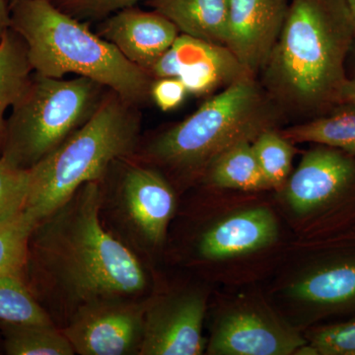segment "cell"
<instances>
[{
  "label": "cell",
  "mask_w": 355,
  "mask_h": 355,
  "mask_svg": "<svg viewBox=\"0 0 355 355\" xmlns=\"http://www.w3.org/2000/svg\"><path fill=\"white\" fill-rule=\"evenodd\" d=\"M104 197L102 181L84 184L30 237L27 272L69 319L97 301L141 298L148 286L137 254L103 223Z\"/></svg>",
  "instance_id": "1"
},
{
  "label": "cell",
  "mask_w": 355,
  "mask_h": 355,
  "mask_svg": "<svg viewBox=\"0 0 355 355\" xmlns=\"http://www.w3.org/2000/svg\"><path fill=\"white\" fill-rule=\"evenodd\" d=\"M354 40L347 0H292L263 69L268 93L302 113H328L340 103Z\"/></svg>",
  "instance_id": "2"
},
{
  "label": "cell",
  "mask_w": 355,
  "mask_h": 355,
  "mask_svg": "<svg viewBox=\"0 0 355 355\" xmlns=\"http://www.w3.org/2000/svg\"><path fill=\"white\" fill-rule=\"evenodd\" d=\"M10 29L24 41L34 73L86 77L132 105L150 95L148 72L50 0H15L10 3Z\"/></svg>",
  "instance_id": "3"
},
{
  "label": "cell",
  "mask_w": 355,
  "mask_h": 355,
  "mask_svg": "<svg viewBox=\"0 0 355 355\" xmlns=\"http://www.w3.org/2000/svg\"><path fill=\"white\" fill-rule=\"evenodd\" d=\"M133 106L112 93L83 125L28 170L24 209L36 225L84 184L102 181L113 163L135 153L140 118Z\"/></svg>",
  "instance_id": "4"
},
{
  "label": "cell",
  "mask_w": 355,
  "mask_h": 355,
  "mask_svg": "<svg viewBox=\"0 0 355 355\" xmlns=\"http://www.w3.org/2000/svg\"><path fill=\"white\" fill-rule=\"evenodd\" d=\"M277 108L254 76H246L203 103L193 114L161 132L147 146L146 158L180 173L205 171L230 147L253 142L275 128Z\"/></svg>",
  "instance_id": "5"
},
{
  "label": "cell",
  "mask_w": 355,
  "mask_h": 355,
  "mask_svg": "<svg viewBox=\"0 0 355 355\" xmlns=\"http://www.w3.org/2000/svg\"><path fill=\"white\" fill-rule=\"evenodd\" d=\"M101 88L86 77L33 74L7 119L2 157L20 169H31L88 121L102 101Z\"/></svg>",
  "instance_id": "6"
},
{
  "label": "cell",
  "mask_w": 355,
  "mask_h": 355,
  "mask_svg": "<svg viewBox=\"0 0 355 355\" xmlns=\"http://www.w3.org/2000/svg\"><path fill=\"white\" fill-rule=\"evenodd\" d=\"M151 297L109 299L83 307L62 333L80 355L139 354Z\"/></svg>",
  "instance_id": "7"
},
{
  "label": "cell",
  "mask_w": 355,
  "mask_h": 355,
  "mask_svg": "<svg viewBox=\"0 0 355 355\" xmlns=\"http://www.w3.org/2000/svg\"><path fill=\"white\" fill-rule=\"evenodd\" d=\"M207 296L197 289L151 297L144 318L140 355H200Z\"/></svg>",
  "instance_id": "8"
},
{
  "label": "cell",
  "mask_w": 355,
  "mask_h": 355,
  "mask_svg": "<svg viewBox=\"0 0 355 355\" xmlns=\"http://www.w3.org/2000/svg\"><path fill=\"white\" fill-rule=\"evenodd\" d=\"M118 193L116 211L133 240L151 249L161 246L176 211L171 184L153 168L132 164L123 173Z\"/></svg>",
  "instance_id": "9"
},
{
  "label": "cell",
  "mask_w": 355,
  "mask_h": 355,
  "mask_svg": "<svg viewBox=\"0 0 355 355\" xmlns=\"http://www.w3.org/2000/svg\"><path fill=\"white\" fill-rule=\"evenodd\" d=\"M306 343L266 308L242 303L216 322L207 352L212 355H289Z\"/></svg>",
  "instance_id": "10"
},
{
  "label": "cell",
  "mask_w": 355,
  "mask_h": 355,
  "mask_svg": "<svg viewBox=\"0 0 355 355\" xmlns=\"http://www.w3.org/2000/svg\"><path fill=\"white\" fill-rule=\"evenodd\" d=\"M150 74L177 77L191 94L207 95L216 89L253 76L227 46L181 34L151 69Z\"/></svg>",
  "instance_id": "11"
},
{
  "label": "cell",
  "mask_w": 355,
  "mask_h": 355,
  "mask_svg": "<svg viewBox=\"0 0 355 355\" xmlns=\"http://www.w3.org/2000/svg\"><path fill=\"white\" fill-rule=\"evenodd\" d=\"M286 292L315 316L355 315V246L324 254L294 279Z\"/></svg>",
  "instance_id": "12"
},
{
  "label": "cell",
  "mask_w": 355,
  "mask_h": 355,
  "mask_svg": "<svg viewBox=\"0 0 355 355\" xmlns=\"http://www.w3.org/2000/svg\"><path fill=\"white\" fill-rule=\"evenodd\" d=\"M288 6V0H229L226 46L252 76L265 67Z\"/></svg>",
  "instance_id": "13"
},
{
  "label": "cell",
  "mask_w": 355,
  "mask_h": 355,
  "mask_svg": "<svg viewBox=\"0 0 355 355\" xmlns=\"http://www.w3.org/2000/svg\"><path fill=\"white\" fill-rule=\"evenodd\" d=\"M177 26L157 11L128 7L103 24L102 36L125 58L150 74L153 65L179 36Z\"/></svg>",
  "instance_id": "14"
},
{
  "label": "cell",
  "mask_w": 355,
  "mask_h": 355,
  "mask_svg": "<svg viewBox=\"0 0 355 355\" xmlns=\"http://www.w3.org/2000/svg\"><path fill=\"white\" fill-rule=\"evenodd\" d=\"M279 236L277 219L266 207H251L231 214L205 230L198 243L205 260L221 261L270 246Z\"/></svg>",
  "instance_id": "15"
},
{
  "label": "cell",
  "mask_w": 355,
  "mask_h": 355,
  "mask_svg": "<svg viewBox=\"0 0 355 355\" xmlns=\"http://www.w3.org/2000/svg\"><path fill=\"white\" fill-rule=\"evenodd\" d=\"M151 6L182 34L226 46L229 0H151Z\"/></svg>",
  "instance_id": "16"
},
{
  "label": "cell",
  "mask_w": 355,
  "mask_h": 355,
  "mask_svg": "<svg viewBox=\"0 0 355 355\" xmlns=\"http://www.w3.org/2000/svg\"><path fill=\"white\" fill-rule=\"evenodd\" d=\"M32 72L24 41L9 29L0 42V157L6 146L7 110L12 108L24 92Z\"/></svg>",
  "instance_id": "17"
},
{
  "label": "cell",
  "mask_w": 355,
  "mask_h": 355,
  "mask_svg": "<svg viewBox=\"0 0 355 355\" xmlns=\"http://www.w3.org/2000/svg\"><path fill=\"white\" fill-rule=\"evenodd\" d=\"M291 142H312L355 155V105L338 104L328 113L282 132Z\"/></svg>",
  "instance_id": "18"
},
{
  "label": "cell",
  "mask_w": 355,
  "mask_h": 355,
  "mask_svg": "<svg viewBox=\"0 0 355 355\" xmlns=\"http://www.w3.org/2000/svg\"><path fill=\"white\" fill-rule=\"evenodd\" d=\"M212 186L247 191L270 188L258 160L252 142L242 141L217 156L205 170Z\"/></svg>",
  "instance_id": "19"
},
{
  "label": "cell",
  "mask_w": 355,
  "mask_h": 355,
  "mask_svg": "<svg viewBox=\"0 0 355 355\" xmlns=\"http://www.w3.org/2000/svg\"><path fill=\"white\" fill-rule=\"evenodd\" d=\"M24 200L17 198L0 216V277L25 279L27 273L30 237L37 225L25 211Z\"/></svg>",
  "instance_id": "20"
},
{
  "label": "cell",
  "mask_w": 355,
  "mask_h": 355,
  "mask_svg": "<svg viewBox=\"0 0 355 355\" xmlns=\"http://www.w3.org/2000/svg\"><path fill=\"white\" fill-rule=\"evenodd\" d=\"M4 349L9 355H73V347L55 324H7Z\"/></svg>",
  "instance_id": "21"
},
{
  "label": "cell",
  "mask_w": 355,
  "mask_h": 355,
  "mask_svg": "<svg viewBox=\"0 0 355 355\" xmlns=\"http://www.w3.org/2000/svg\"><path fill=\"white\" fill-rule=\"evenodd\" d=\"M0 322L55 324L25 279L16 277H0Z\"/></svg>",
  "instance_id": "22"
},
{
  "label": "cell",
  "mask_w": 355,
  "mask_h": 355,
  "mask_svg": "<svg viewBox=\"0 0 355 355\" xmlns=\"http://www.w3.org/2000/svg\"><path fill=\"white\" fill-rule=\"evenodd\" d=\"M254 156L270 188H284L291 172L294 149L282 132L270 128L252 142Z\"/></svg>",
  "instance_id": "23"
},
{
  "label": "cell",
  "mask_w": 355,
  "mask_h": 355,
  "mask_svg": "<svg viewBox=\"0 0 355 355\" xmlns=\"http://www.w3.org/2000/svg\"><path fill=\"white\" fill-rule=\"evenodd\" d=\"M308 343L318 355H355V319L315 329Z\"/></svg>",
  "instance_id": "24"
},
{
  "label": "cell",
  "mask_w": 355,
  "mask_h": 355,
  "mask_svg": "<svg viewBox=\"0 0 355 355\" xmlns=\"http://www.w3.org/2000/svg\"><path fill=\"white\" fill-rule=\"evenodd\" d=\"M72 17H103L132 7L141 0H50Z\"/></svg>",
  "instance_id": "25"
},
{
  "label": "cell",
  "mask_w": 355,
  "mask_h": 355,
  "mask_svg": "<svg viewBox=\"0 0 355 355\" xmlns=\"http://www.w3.org/2000/svg\"><path fill=\"white\" fill-rule=\"evenodd\" d=\"M28 170L20 169L7 159L0 157V216L17 198L24 197Z\"/></svg>",
  "instance_id": "26"
},
{
  "label": "cell",
  "mask_w": 355,
  "mask_h": 355,
  "mask_svg": "<svg viewBox=\"0 0 355 355\" xmlns=\"http://www.w3.org/2000/svg\"><path fill=\"white\" fill-rule=\"evenodd\" d=\"M188 93L184 84L177 77H160L150 88L153 101L163 112L173 111L181 106Z\"/></svg>",
  "instance_id": "27"
},
{
  "label": "cell",
  "mask_w": 355,
  "mask_h": 355,
  "mask_svg": "<svg viewBox=\"0 0 355 355\" xmlns=\"http://www.w3.org/2000/svg\"><path fill=\"white\" fill-rule=\"evenodd\" d=\"M10 2L9 0H0V42L10 29Z\"/></svg>",
  "instance_id": "28"
},
{
  "label": "cell",
  "mask_w": 355,
  "mask_h": 355,
  "mask_svg": "<svg viewBox=\"0 0 355 355\" xmlns=\"http://www.w3.org/2000/svg\"><path fill=\"white\" fill-rule=\"evenodd\" d=\"M338 104L355 105V76L347 77L343 84Z\"/></svg>",
  "instance_id": "29"
},
{
  "label": "cell",
  "mask_w": 355,
  "mask_h": 355,
  "mask_svg": "<svg viewBox=\"0 0 355 355\" xmlns=\"http://www.w3.org/2000/svg\"><path fill=\"white\" fill-rule=\"evenodd\" d=\"M347 2L355 26V0H347Z\"/></svg>",
  "instance_id": "30"
},
{
  "label": "cell",
  "mask_w": 355,
  "mask_h": 355,
  "mask_svg": "<svg viewBox=\"0 0 355 355\" xmlns=\"http://www.w3.org/2000/svg\"><path fill=\"white\" fill-rule=\"evenodd\" d=\"M352 51H354V58H355V40H354V46H352ZM354 76H355V60H354Z\"/></svg>",
  "instance_id": "31"
},
{
  "label": "cell",
  "mask_w": 355,
  "mask_h": 355,
  "mask_svg": "<svg viewBox=\"0 0 355 355\" xmlns=\"http://www.w3.org/2000/svg\"><path fill=\"white\" fill-rule=\"evenodd\" d=\"M13 1H15V0H9V2H10V3H11V2H13Z\"/></svg>",
  "instance_id": "32"
}]
</instances>
